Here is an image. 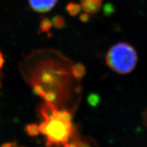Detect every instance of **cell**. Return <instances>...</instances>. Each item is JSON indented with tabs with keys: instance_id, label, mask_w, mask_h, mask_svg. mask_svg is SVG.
Here are the masks:
<instances>
[{
	"instance_id": "1",
	"label": "cell",
	"mask_w": 147,
	"mask_h": 147,
	"mask_svg": "<svg viewBox=\"0 0 147 147\" xmlns=\"http://www.w3.org/2000/svg\"><path fill=\"white\" fill-rule=\"evenodd\" d=\"M42 114L44 121L39 126V130L47 137L49 145L67 142L73 131L71 121L64 118L61 112L57 111L50 103L44 107Z\"/></svg>"
},
{
	"instance_id": "2",
	"label": "cell",
	"mask_w": 147,
	"mask_h": 147,
	"mask_svg": "<svg viewBox=\"0 0 147 147\" xmlns=\"http://www.w3.org/2000/svg\"><path fill=\"white\" fill-rule=\"evenodd\" d=\"M108 66L119 74L131 72L137 63V54L131 45L118 43L110 49L106 56Z\"/></svg>"
},
{
	"instance_id": "3",
	"label": "cell",
	"mask_w": 147,
	"mask_h": 147,
	"mask_svg": "<svg viewBox=\"0 0 147 147\" xmlns=\"http://www.w3.org/2000/svg\"><path fill=\"white\" fill-rule=\"evenodd\" d=\"M58 0H28L31 8L36 12L46 13L52 11Z\"/></svg>"
},
{
	"instance_id": "4",
	"label": "cell",
	"mask_w": 147,
	"mask_h": 147,
	"mask_svg": "<svg viewBox=\"0 0 147 147\" xmlns=\"http://www.w3.org/2000/svg\"><path fill=\"white\" fill-rule=\"evenodd\" d=\"M82 9L89 14H95L102 7V0H80Z\"/></svg>"
},
{
	"instance_id": "5",
	"label": "cell",
	"mask_w": 147,
	"mask_h": 147,
	"mask_svg": "<svg viewBox=\"0 0 147 147\" xmlns=\"http://www.w3.org/2000/svg\"><path fill=\"white\" fill-rule=\"evenodd\" d=\"M52 22L51 20L47 17H42L41 18L39 22V28L38 33H47L49 37L51 36V33H50V30L52 26Z\"/></svg>"
},
{
	"instance_id": "6",
	"label": "cell",
	"mask_w": 147,
	"mask_h": 147,
	"mask_svg": "<svg viewBox=\"0 0 147 147\" xmlns=\"http://www.w3.org/2000/svg\"><path fill=\"white\" fill-rule=\"evenodd\" d=\"M72 73L76 79H82L85 74V67L82 63H78L73 66Z\"/></svg>"
},
{
	"instance_id": "7",
	"label": "cell",
	"mask_w": 147,
	"mask_h": 147,
	"mask_svg": "<svg viewBox=\"0 0 147 147\" xmlns=\"http://www.w3.org/2000/svg\"><path fill=\"white\" fill-rule=\"evenodd\" d=\"M66 9L69 14L72 17H74L80 12L82 7L80 4L71 1L67 4Z\"/></svg>"
},
{
	"instance_id": "8",
	"label": "cell",
	"mask_w": 147,
	"mask_h": 147,
	"mask_svg": "<svg viewBox=\"0 0 147 147\" xmlns=\"http://www.w3.org/2000/svg\"><path fill=\"white\" fill-rule=\"evenodd\" d=\"M52 24L56 28L61 29L65 26L66 23L64 18L59 15H57L52 18Z\"/></svg>"
},
{
	"instance_id": "9",
	"label": "cell",
	"mask_w": 147,
	"mask_h": 147,
	"mask_svg": "<svg viewBox=\"0 0 147 147\" xmlns=\"http://www.w3.org/2000/svg\"><path fill=\"white\" fill-rule=\"evenodd\" d=\"M25 129L27 134L31 137L38 136L40 132L39 126L36 125V124H31V125H28L26 127Z\"/></svg>"
},
{
	"instance_id": "10",
	"label": "cell",
	"mask_w": 147,
	"mask_h": 147,
	"mask_svg": "<svg viewBox=\"0 0 147 147\" xmlns=\"http://www.w3.org/2000/svg\"><path fill=\"white\" fill-rule=\"evenodd\" d=\"M88 102L92 107L97 106L100 102L99 96L96 94H91L88 97Z\"/></svg>"
},
{
	"instance_id": "11",
	"label": "cell",
	"mask_w": 147,
	"mask_h": 147,
	"mask_svg": "<svg viewBox=\"0 0 147 147\" xmlns=\"http://www.w3.org/2000/svg\"><path fill=\"white\" fill-rule=\"evenodd\" d=\"M43 98L48 103H52L55 99H56L57 96H56V94H55L54 92L53 91H49V92L46 91V93H45Z\"/></svg>"
},
{
	"instance_id": "12",
	"label": "cell",
	"mask_w": 147,
	"mask_h": 147,
	"mask_svg": "<svg viewBox=\"0 0 147 147\" xmlns=\"http://www.w3.org/2000/svg\"><path fill=\"white\" fill-rule=\"evenodd\" d=\"M115 11L114 6L113 4L110 3H107L104 7V14L107 16L112 15Z\"/></svg>"
},
{
	"instance_id": "13",
	"label": "cell",
	"mask_w": 147,
	"mask_h": 147,
	"mask_svg": "<svg viewBox=\"0 0 147 147\" xmlns=\"http://www.w3.org/2000/svg\"><path fill=\"white\" fill-rule=\"evenodd\" d=\"M42 80L44 82L50 83L53 81V77L51 74H44L42 76Z\"/></svg>"
},
{
	"instance_id": "14",
	"label": "cell",
	"mask_w": 147,
	"mask_h": 147,
	"mask_svg": "<svg viewBox=\"0 0 147 147\" xmlns=\"http://www.w3.org/2000/svg\"><path fill=\"white\" fill-rule=\"evenodd\" d=\"M79 19L81 22H87L89 19H90V14L88 13H81L80 17H79Z\"/></svg>"
},
{
	"instance_id": "15",
	"label": "cell",
	"mask_w": 147,
	"mask_h": 147,
	"mask_svg": "<svg viewBox=\"0 0 147 147\" xmlns=\"http://www.w3.org/2000/svg\"><path fill=\"white\" fill-rule=\"evenodd\" d=\"M79 146V144L76 143V142H71V143H68V142H66L63 144L64 147H78Z\"/></svg>"
},
{
	"instance_id": "16",
	"label": "cell",
	"mask_w": 147,
	"mask_h": 147,
	"mask_svg": "<svg viewBox=\"0 0 147 147\" xmlns=\"http://www.w3.org/2000/svg\"><path fill=\"white\" fill-rule=\"evenodd\" d=\"M143 121L144 125L146 126V127H147V109L143 115Z\"/></svg>"
},
{
	"instance_id": "17",
	"label": "cell",
	"mask_w": 147,
	"mask_h": 147,
	"mask_svg": "<svg viewBox=\"0 0 147 147\" xmlns=\"http://www.w3.org/2000/svg\"><path fill=\"white\" fill-rule=\"evenodd\" d=\"M79 146L78 147H91L88 144L85 143V142H78Z\"/></svg>"
},
{
	"instance_id": "18",
	"label": "cell",
	"mask_w": 147,
	"mask_h": 147,
	"mask_svg": "<svg viewBox=\"0 0 147 147\" xmlns=\"http://www.w3.org/2000/svg\"><path fill=\"white\" fill-rule=\"evenodd\" d=\"M4 64V58L2 53L0 52V69L1 68V67L3 66Z\"/></svg>"
},
{
	"instance_id": "19",
	"label": "cell",
	"mask_w": 147,
	"mask_h": 147,
	"mask_svg": "<svg viewBox=\"0 0 147 147\" xmlns=\"http://www.w3.org/2000/svg\"><path fill=\"white\" fill-rule=\"evenodd\" d=\"M1 147H14V145L11 143H6L3 144Z\"/></svg>"
},
{
	"instance_id": "20",
	"label": "cell",
	"mask_w": 147,
	"mask_h": 147,
	"mask_svg": "<svg viewBox=\"0 0 147 147\" xmlns=\"http://www.w3.org/2000/svg\"><path fill=\"white\" fill-rule=\"evenodd\" d=\"M22 147H24V146H22Z\"/></svg>"
}]
</instances>
